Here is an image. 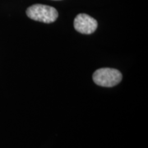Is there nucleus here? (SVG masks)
Listing matches in <instances>:
<instances>
[{
	"label": "nucleus",
	"mask_w": 148,
	"mask_h": 148,
	"mask_svg": "<svg viewBox=\"0 0 148 148\" xmlns=\"http://www.w3.org/2000/svg\"><path fill=\"white\" fill-rule=\"evenodd\" d=\"M27 15L29 18L44 23H52L57 20L58 11L53 7L43 4H34L27 9Z\"/></svg>",
	"instance_id": "1"
},
{
	"label": "nucleus",
	"mask_w": 148,
	"mask_h": 148,
	"mask_svg": "<svg viewBox=\"0 0 148 148\" xmlns=\"http://www.w3.org/2000/svg\"><path fill=\"white\" fill-rule=\"evenodd\" d=\"M95 84L104 87H113L120 83L123 78L122 73L117 69L103 68L97 69L92 76Z\"/></svg>",
	"instance_id": "2"
},
{
	"label": "nucleus",
	"mask_w": 148,
	"mask_h": 148,
	"mask_svg": "<svg viewBox=\"0 0 148 148\" xmlns=\"http://www.w3.org/2000/svg\"><path fill=\"white\" fill-rule=\"evenodd\" d=\"M74 28L77 32L83 35H90L95 32L98 23L95 18L85 13H81L74 19Z\"/></svg>",
	"instance_id": "3"
},
{
	"label": "nucleus",
	"mask_w": 148,
	"mask_h": 148,
	"mask_svg": "<svg viewBox=\"0 0 148 148\" xmlns=\"http://www.w3.org/2000/svg\"><path fill=\"white\" fill-rule=\"evenodd\" d=\"M55 1H57V0H55Z\"/></svg>",
	"instance_id": "4"
}]
</instances>
